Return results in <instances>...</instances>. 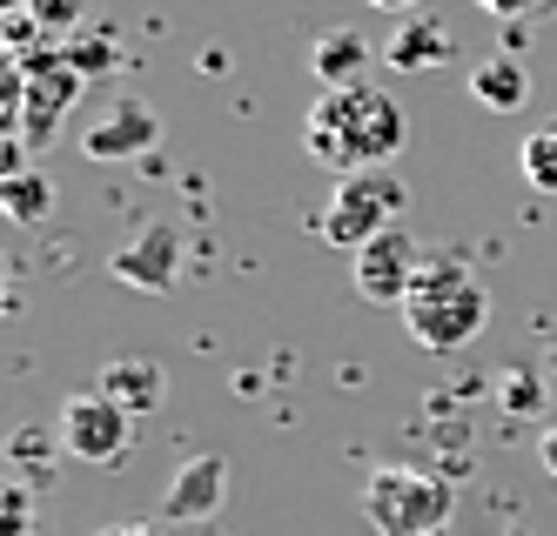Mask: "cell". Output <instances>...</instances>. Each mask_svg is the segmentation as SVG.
<instances>
[{"label":"cell","mask_w":557,"mask_h":536,"mask_svg":"<svg viewBox=\"0 0 557 536\" xmlns=\"http://www.w3.org/2000/svg\"><path fill=\"white\" fill-rule=\"evenodd\" d=\"M410 141V121H404V101L356 80V88H323L302 121V148L315 169H330L336 182L356 175V169H389L396 148Z\"/></svg>","instance_id":"cell-1"},{"label":"cell","mask_w":557,"mask_h":536,"mask_svg":"<svg viewBox=\"0 0 557 536\" xmlns=\"http://www.w3.org/2000/svg\"><path fill=\"white\" fill-rule=\"evenodd\" d=\"M484 322H491V288L476 282L470 262L457 255H430L410 282V296H404V328H410V342L430 349V356H450L463 342L484 336Z\"/></svg>","instance_id":"cell-2"},{"label":"cell","mask_w":557,"mask_h":536,"mask_svg":"<svg viewBox=\"0 0 557 536\" xmlns=\"http://www.w3.org/2000/svg\"><path fill=\"white\" fill-rule=\"evenodd\" d=\"M457 510V489L436 470H410V463H376L363 476V516L376 536H444Z\"/></svg>","instance_id":"cell-3"},{"label":"cell","mask_w":557,"mask_h":536,"mask_svg":"<svg viewBox=\"0 0 557 536\" xmlns=\"http://www.w3.org/2000/svg\"><path fill=\"white\" fill-rule=\"evenodd\" d=\"M410 209V182L396 169H356L336 182L330 209L315 215V235L330 241V249H363V241H376L383 228H396V215Z\"/></svg>","instance_id":"cell-4"},{"label":"cell","mask_w":557,"mask_h":536,"mask_svg":"<svg viewBox=\"0 0 557 536\" xmlns=\"http://www.w3.org/2000/svg\"><path fill=\"white\" fill-rule=\"evenodd\" d=\"M21 74H27V101H21V148H48L54 128H61V114L74 108V95H82V67L67 61L61 40H41L34 54H14Z\"/></svg>","instance_id":"cell-5"},{"label":"cell","mask_w":557,"mask_h":536,"mask_svg":"<svg viewBox=\"0 0 557 536\" xmlns=\"http://www.w3.org/2000/svg\"><path fill=\"white\" fill-rule=\"evenodd\" d=\"M61 449H67L74 463H95V470L128 463V449H135V416H128L114 396L82 389V396L61 402Z\"/></svg>","instance_id":"cell-6"},{"label":"cell","mask_w":557,"mask_h":536,"mask_svg":"<svg viewBox=\"0 0 557 536\" xmlns=\"http://www.w3.org/2000/svg\"><path fill=\"white\" fill-rule=\"evenodd\" d=\"M423 262H430V255L417 249V235L396 222V228H383L376 241H363V249L349 255L356 296H363V302H396V309H404V296H410V282H417Z\"/></svg>","instance_id":"cell-7"},{"label":"cell","mask_w":557,"mask_h":536,"mask_svg":"<svg viewBox=\"0 0 557 536\" xmlns=\"http://www.w3.org/2000/svg\"><path fill=\"white\" fill-rule=\"evenodd\" d=\"M108 275L122 288H141V296H169L182 275V228L175 222H141L122 249L108 255Z\"/></svg>","instance_id":"cell-8"},{"label":"cell","mask_w":557,"mask_h":536,"mask_svg":"<svg viewBox=\"0 0 557 536\" xmlns=\"http://www.w3.org/2000/svg\"><path fill=\"white\" fill-rule=\"evenodd\" d=\"M154 141H162V114H154L148 101H135V95H122V101H108L101 121H88L82 154H88V161H135V154H148Z\"/></svg>","instance_id":"cell-9"},{"label":"cell","mask_w":557,"mask_h":536,"mask_svg":"<svg viewBox=\"0 0 557 536\" xmlns=\"http://www.w3.org/2000/svg\"><path fill=\"white\" fill-rule=\"evenodd\" d=\"M228 503V463L222 457H188L162 497V523H202Z\"/></svg>","instance_id":"cell-10"},{"label":"cell","mask_w":557,"mask_h":536,"mask_svg":"<svg viewBox=\"0 0 557 536\" xmlns=\"http://www.w3.org/2000/svg\"><path fill=\"white\" fill-rule=\"evenodd\" d=\"M450 54H457V34H450V21H436V14H410L404 27L383 40V61L396 74H430V67H444Z\"/></svg>","instance_id":"cell-11"},{"label":"cell","mask_w":557,"mask_h":536,"mask_svg":"<svg viewBox=\"0 0 557 536\" xmlns=\"http://www.w3.org/2000/svg\"><path fill=\"white\" fill-rule=\"evenodd\" d=\"M101 396H114L128 416H154L169 396V369L154 356H114V362H101Z\"/></svg>","instance_id":"cell-12"},{"label":"cell","mask_w":557,"mask_h":536,"mask_svg":"<svg viewBox=\"0 0 557 536\" xmlns=\"http://www.w3.org/2000/svg\"><path fill=\"white\" fill-rule=\"evenodd\" d=\"M309 67H315L323 88H356L363 67H370V40L356 34V27H323V34H315V48H309Z\"/></svg>","instance_id":"cell-13"},{"label":"cell","mask_w":557,"mask_h":536,"mask_svg":"<svg viewBox=\"0 0 557 536\" xmlns=\"http://www.w3.org/2000/svg\"><path fill=\"white\" fill-rule=\"evenodd\" d=\"M524 95H531V74H524L517 54H484V61L470 67V101L476 108L510 114V108H524Z\"/></svg>","instance_id":"cell-14"},{"label":"cell","mask_w":557,"mask_h":536,"mask_svg":"<svg viewBox=\"0 0 557 536\" xmlns=\"http://www.w3.org/2000/svg\"><path fill=\"white\" fill-rule=\"evenodd\" d=\"M0 209H8L14 222H48L54 215V182L21 169V175H8V188H0Z\"/></svg>","instance_id":"cell-15"},{"label":"cell","mask_w":557,"mask_h":536,"mask_svg":"<svg viewBox=\"0 0 557 536\" xmlns=\"http://www.w3.org/2000/svg\"><path fill=\"white\" fill-rule=\"evenodd\" d=\"M517 169H524V182L537 195H557V121H537V128L524 135V148H517Z\"/></svg>","instance_id":"cell-16"},{"label":"cell","mask_w":557,"mask_h":536,"mask_svg":"<svg viewBox=\"0 0 557 536\" xmlns=\"http://www.w3.org/2000/svg\"><path fill=\"white\" fill-rule=\"evenodd\" d=\"M544 383L531 376V369H497V409H504V416L510 423H537L544 416Z\"/></svg>","instance_id":"cell-17"},{"label":"cell","mask_w":557,"mask_h":536,"mask_svg":"<svg viewBox=\"0 0 557 536\" xmlns=\"http://www.w3.org/2000/svg\"><path fill=\"white\" fill-rule=\"evenodd\" d=\"M48 463H54V436L48 429H21L14 436V470H21V483H41Z\"/></svg>","instance_id":"cell-18"},{"label":"cell","mask_w":557,"mask_h":536,"mask_svg":"<svg viewBox=\"0 0 557 536\" xmlns=\"http://www.w3.org/2000/svg\"><path fill=\"white\" fill-rule=\"evenodd\" d=\"M61 48H67L74 67H82V80L114 67V34H74V40H61Z\"/></svg>","instance_id":"cell-19"},{"label":"cell","mask_w":557,"mask_h":536,"mask_svg":"<svg viewBox=\"0 0 557 536\" xmlns=\"http://www.w3.org/2000/svg\"><path fill=\"white\" fill-rule=\"evenodd\" d=\"M27 14L41 21V34H74L88 14V0H27Z\"/></svg>","instance_id":"cell-20"},{"label":"cell","mask_w":557,"mask_h":536,"mask_svg":"<svg viewBox=\"0 0 557 536\" xmlns=\"http://www.w3.org/2000/svg\"><path fill=\"white\" fill-rule=\"evenodd\" d=\"M0 529H8V536H27V483H21V476L8 483V516H0Z\"/></svg>","instance_id":"cell-21"},{"label":"cell","mask_w":557,"mask_h":536,"mask_svg":"<svg viewBox=\"0 0 557 536\" xmlns=\"http://www.w3.org/2000/svg\"><path fill=\"white\" fill-rule=\"evenodd\" d=\"M476 8H484V14H497V21H517V14H531L537 0H476Z\"/></svg>","instance_id":"cell-22"},{"label":"cell","mask_w":557,"mask_h":536,"mask_svg":"<svg viewBox=\"0 0 557 536\" xmlns=\"http://www.w3.org/2000/svg\"><path fill=\"white\" fill-rule=\"evenodd\" d=\"M537 463L557 476V429H544V436H537Z\"/></svg>","instance_id":"cell-23"},{"label":"cell","mask_w":557,"mask_h":536,"mask_svg":"<svg viewBox=\"0 0 557 536\" xmlns=\"http://www.w3.org/2000/svg\"><path fill=\"white\" fill-rule=\"evenodd\" d=\"M370 8H389V14H410L417 0H370Z\"/></svg>","instance_id":"cell-24"},{"label":"cell","mask_w":557,"mask_h":536,"mask_svg":"<svg viewBox=\"0 0 557 536\" xmlns=\"http://www.w3.org/2000/svg\"><path fill=\"white\" fill-rule=\"evenodd\" d=\"M95 536H154V529H95Z\"/></svg>","instance_id":"cell-25"},{"label":"cell","mask_w":557,"mask_h":536,"mask_svg":"<svg viewBox=\"0 0 557 536\" xmlns=\"http://www.w3.org/2000/svg\"><path fill=\"white\" fill-rule=\"evenodd\" d=\"M0 8H8V14H14V8H27V0H0Z\"/></svg>","instance_id":"cell-26"},{"label":"cell","mask_w":557,"mask_h":536,"mask_svg":"<svg viewBox=\"0 0 557 536\" xmlns=\"http://www.w3.org/2000/svg\"><path fill=\"white\" fill-rule=\"evenodd\" d=\"M550 376H557V356H550Z\"/></svg>","instance_id":"cell-27"}]
</instances>
